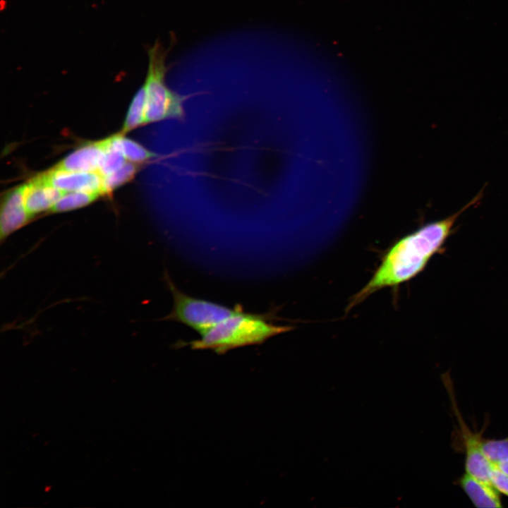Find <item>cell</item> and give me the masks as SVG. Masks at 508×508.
Returning a JSON list of instances; mask_svg holds the SVG:
<instances>
[{
    "label": "cell",
    "instance_id": "cell-18",
    "mask_svg": "<svg viewBox=\"0 0 508 508\" xmlns=\"http://www.w3.org/2000/svg\"><path fill=\"white\" fill-rule=\"evenodd\" d=\"M495 465V464H494ZM502 471L508 475V460L497 465Z\"/></svg>",
    "mask_w": 508,
    "mask_h": 508
},
{
    "label": "cell",
    "instance_id": "cell-10",
    "mask_svg": "<svg viewBox=\"0 0 508 508\" xmlns=\"http://www.w3.org/2000/svg\"><path fill=\"white\" fill-rule=\"evenodd\" d=\"M455 483L476 507H502L500 493L493 485L485 483L465 472Z\"/></svg>",
    "mask_w": 508,
    "mask_h": 508
},
{
    "label": "cell",
    "instance_id": "cell-1",
    "mask_svg": "<svg viewBox=\"0 0 508 508\" xmlns=\"http://www.w3.org/2000/svg\"><path fill=\"white\" fill-rule=\"evenodd\" d=\"M482 198L483 189L454 214L428 223L394 243L385 253L368 284L353 297L349 308L380 289L397 286L422 272L451 235L459 216L479 203Z\"/></svg>",
    "mask_w": 508,
    "mask_h": 508
},
{
    "label": "cell",
    "instance_id": "cell-7",
    "mask_svg": "<svg viewBox=\"0 0 508 508\" xmlns=\"http://www.w3.org/2000/svg\"><path fill=\"white\" fill-rule=\"evenodd\" d=\"M40 176L64 192L85 191L101 195L102 176L98 172L68 171L53 167Z\"/></svg>",
    "mask_w": 508,
    "mask_h": 508
},
{
    "label": "cell",
    "instance_id": "cell-5",
    "mask_svg": "<svg viewBox=\"0 0 508 508\" xmlns=\"http://www.w3.org/2000/svg\"><path fill=\"white\" fill-rule=\"evenodd\" d=\"M442 380L452 402L453 412L459 425V435L465 453V472L485 483L492 485L490 480L492 465L482 450L483 433L485 428H483L480 432L476 433L473 432L467 426L456 406L451 378L449 374L446 373L442 377Z\"/></svg>",
    "mask_w": 508,
    "mask_h": 508
},
{
    "label": "cell",
    "instance_id": "cell-9",
    "mask_svg": "<svg viewBox=\"0 0 508 508\" xmlns=\"http://www.w3.org/2000/svg\"><path fill=\"white\" fill-rule=\"evenodd\" d=\"M104 148V139L89 143L68 154L54 167L68 171L97 172Z\"/></svg>",
    "mask_w": 508,
    "mask_h": 508
},
{
    "label": "cell",
    "instance_id": "cell-8",
    "mask_svg": "<svg viewBox=\"0 0 508 508\" xmlns=\"http://www.w3.org/2000/svg\"><path fill=\"white\" fill-rule=\"evenodd\" d=\"M65 193L47 182L40 175L25 184V206L31 220L41 213H49Z\"/></svg>",
    "mask_w": 508,
    "mask_h": 508
},
{
    "label": "cell",
    "instance_id": "cell-16",
    "mask_svg": "<svg viewBox=\"0 0 508 508\" xmlns=\"http://www.w3.org/2000/svg\"><path fill=\"white\" fill-rule=\"evenodd\" d=\"M482 450L491 464L508 460V436L502 439L483 438Z\"/></svg>",
    "mask_w": 508,
    "mask_h": 508
},
{
    "label": "cell",
    "instance_id": "cell-15",
    "mask_svg": "<svg viewBox=\"0 0 508 508\" xmlns=\"http://www.w3.org/2000/svg\"><path fill=\"white\" fill-rule=\"evenodd\" d=\"M131 162L126 163L116 171L103 176L101 195L111 193L118 187L131 180L138 170V166Z\"/></svg>",
    "mask_w": 508,
    "mask_h": 508
},
{
    "label": "cell",
    "instance_id": "cell-2",
    "mask_svg": "<svg viewBox=\"0 0 508 508\" xmlns=\"http://www.w3.org/2000/svg\"><path fill=\"white\" fill-rule=\"evenodd\" d=\"M270 314L246 313L243 310L229 317L187 344L193 350H212L222 354L246 346L260 344L275 335L289 332L292 327L271 322Z\"/></svg>",
    "mask_w": 508,
    "mask_h": 508
},
{
    "label": "cell",
    "instance_id": "cell-3",
    "mask_svg": "<svg viewBox=\"0 0 508 508\" xmlns=\"http://www.w3.org/2000/svg\"><path fill=\"white\" fill-rule=\"evenodd\" d=\"M149 65L145 83L146 124L167 119L184 116L183 102L186 97L168 87L164 81L167 71L166 52L159 42L148 52Z\"/></svg>",
    "mask_w": 508,
    "mask_h": 508
},
{
    "label": "cell",
    "instance_id": "cell-13",
    "mask_svg": "<svg viewBox=\"0 0 508 508\" xmlns=\"http://www.w3.org/2000/svg\"><path fill=\"white\" fill-rule=\"evenodd\" d=\"M99 195L97 193L85 191L66 192L49 213L64 212L83 207L94 202Z\"/></svg>",
    "mask_w": 508,
    "mask_h": 508
},
{
    "label": "cell",
    "instance_id": "cell-4",
    "mask_svg": "<svg viewBox=\"0 0 508 508\" xmlns=\"http://www.w3.org/2000/svg\"><path fill=\"white\" fill-rule=\"evenodd\" d=\"M164 278L171 292L174 306L171 313L163 319L182 323L200 335L229 317L243 310L240 305L231 308L190 296L180 291L167 273L164 274Z\"/></svg>",
    "mask_w": 508,
    "mask_h": 508
},
{
    "label": "cell",
    "instance_id": "cell-6",
    "mask_svg": "<svg viewBox=\"0 0 508 508\" xmlns=\"http://www.w3.org/2000/svg\"><path fill=\"white\" fill-rule=\"evenodd\" d=\"M25 184L6 193L0 211V238L3 243L13 233L27 225L31 219L24 200Z\"/></svg>",
    "mask_w": 508,
    "mask_h": 508
},
{
    "label": "cell",
    "instance_id": "cell-12",
    "mask_svg": "<svg viewBox=\"0 0 508 508\" xmlns=\"http://www.w3.org/2000/svg\"><path fill=\"white\" fill-rule=\"evenodd\" d=\"M145 102L146 93L143 84L135 95L130 104L121 133L124 134L143 124H146Z\"/></svg>",
    "mask_w": 508,
    "mask_h": 508
},
{
    "label": "cell",
    "instance_id": "cell-11",
    "mask_svg": "<svg viewBox=\"0 0 508 508\" xmlns=\"http://www.w3.org/2000/svg\"><path fill=\"white\" fill-rule=\"evenodd\" d=\"M104 142L105 148L97 171L102 177L116 171L126 163L119 148L117 134L104 139Z\"/></svg>",
    "mask_w": 508,
    "mask_h": 508
},
{
    "label": "cell",
    "instance_id": "cell-17",
    "mask_svg": "<svg viewBox=\"0 0 508 508\" xmlns=\"http://www.w3.org/2000/svg\"><path fill=\"white\" fill-rule=\"evenodd\" d=\"M491 465L490 480L492 485L500 493L508 497V475L497 465Z\"/></svg>",
    "mask_w": 508,
    "mask_h": 508
},
{
    "label": "cell",
    "instance_id": "cell-14",
    "mask_svg": "<svg viewBox=\"0 0 508 508\" xmlns=\"http://www.w3.org/2000/svg\"><path fill=\"white\" fill-rule=\"evenodd\" d=\"M118 145L126 160L133 163L141 164L157 156L138 142L126 138L121 132L118 133Z\"/></svg>",
    "mask_w": 508,
    "mask_h": 508
}]
</instances>
